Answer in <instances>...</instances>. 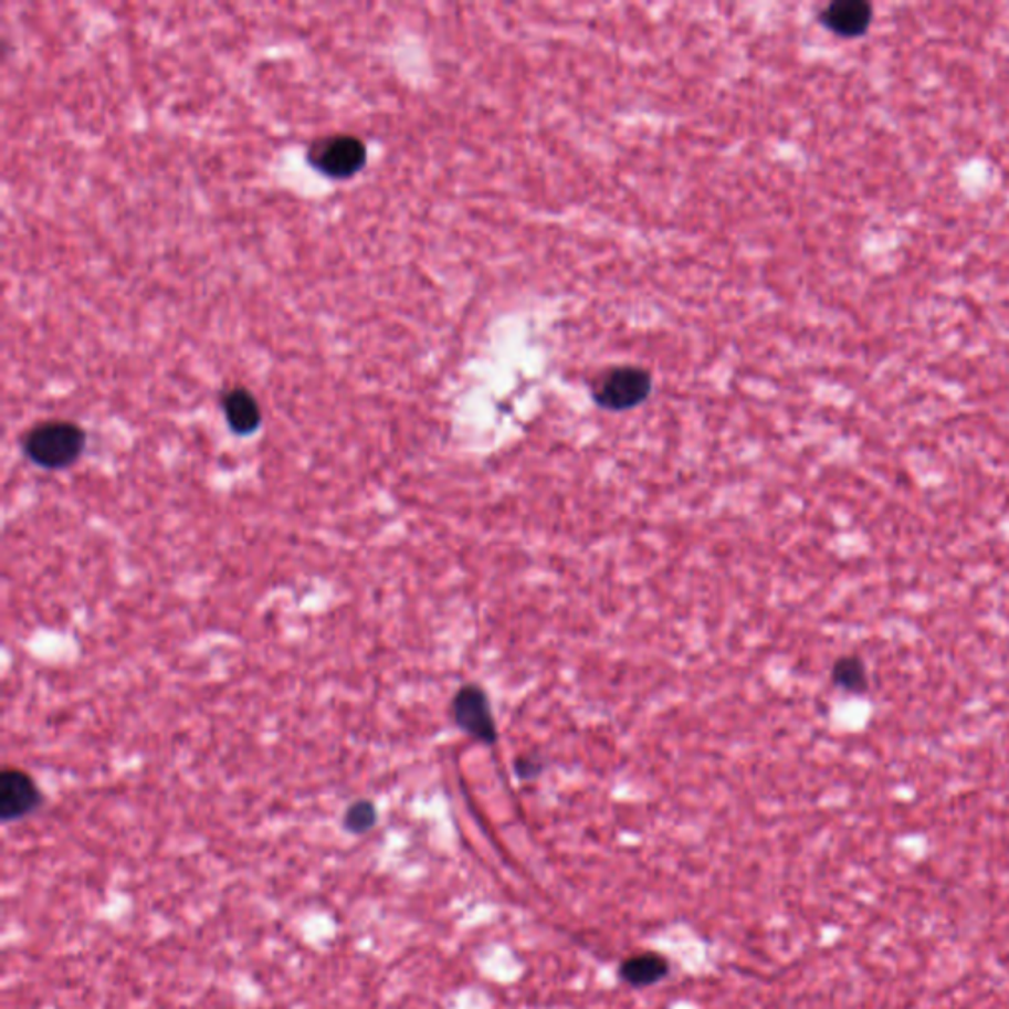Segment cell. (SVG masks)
I'll return each instance as SVG.
<instances>
[{"label": "cell", "instance_id": "obj_1", "mask_svg": "<svg viewBox=\"0 0 1009 1009\" xmlns=\"http://www.w3.org/2000/svg\"><path fill=\"white\" fill-rule=\"evenodd\" d=\"M87 437L82 427L50 420L32 428L24 438V454L28 460L46 470H64L82 458Z\"/></svg>", "mask_w": 1009, "mask_h": 1009}, {"label": "cell", "instance_id": "obj_2", "mask_svg": "<svg viewBox=\"0 0 1009 1009\" xmlns=\"http://www.w3.org/2000/svg\"><path fill=\"white\" fill-rule=\"evenodd\" d=\"M651 389H653V379L645 369L626 365V367H613L601 375L593 385L591 395L600 409L621 412V410L635 409L641 402H645L647 397L651 395Z\"/></svg>", "mask_w": 1009, "mask_h": 1009}, {"label": "cell", "instance_id": "obj_4", "mask_svg": "<svg viewBox=\"0 0 1009 1009\" xmlns=\"http://www.w3.org/2000/svg\"><path fill=\"white\" fill-rule=\"evenodd\" d=\"M452 719L465 736L483 746L497 744V724L493 718L492 701L480 684H464L452 701Z\"/></svg>", "mask_w": 1009, "mask_h": 1009}, {"label": "cell", "instance_id": "obj_10", "mask_svg": "<svg viewBox=\"0 0 1009 1009\" xmlns=\"http://www.w3.org/2000/svg\"><path fill=\"white\" fill-rule=\"evenodd\" d=\"M347 830L351 834H365L377 824V809L371 800H357L346 812L344 819Z\"/></svg>", "mask_w": 1009, "mask_h": 1009}, {"label": "cell", "instance_id": "obj_9", "mask_svg": "<svg viewBox=\"0 0 1009 1009\" xmlns=\"http://www.w3.org/2000/svg\"><path fill=\"white\" fill-rule=\"evenodd\" d=\"M832 682L850 694H864L870 689L864 661L855 655L840 656L832 666Z\"/></svg>", "mask_w": 1009, "mask_h": 1009}, {"label": "cell", "instance_id": "obj_5", "mask_svg": "<svg viewBox=\"0 0 1009 1009\" xmlns=\"http://www.w3.org/2000/svg\"><path fill=\"white\" fill-rule=\"evenodd\" d=\"M42 805L36 781L20 769H4L0 775V819L12 822L28 817Z\"/></svg>", "mask_w": 1009, "mask_h": 1009}, {"label": "cell", "instance_id": "obj_3", "mask_svg": "<svg viewBox=\"0 0 1009 1009\" xmlns=\"http://www.w3.org/2000/svg\"><path fill=\"white\" fill-rule=\"evenodd\" d=\"M367 160V148L354 135H332L309 146L308 162L334 180H346L359 172Z\"/></svg>", "mask_w": 1009, "mask_h": 1009}, {"label": "cell", "instance_id": "obj_8", "mask_svg": "<svg viewBox=\"0 0 1009 1009\" xmlns=\"http://www.w3.org/2000/svg\"><path fill=\"white\" fill-rule=\"evenodd\" d=\"M666 974H669V964L663 956L655 955V953L631 956L621 964V980L633 988H647V986L661 982Z\"/></svg>", "mask_w": 1009, "mask_h": 1009}, {"label": "cell", "instance_id": "obj_6", "mask_svg": "<svg viewBox=\"0 0 1009 1009\" xmlns=\"http://www.w3.org/2000/svg\"><path fill=\"white\" fill-rule=\"evenodd\" d=\"M872 12L865 0H837L820 12V22L838 36H860L870 28Z\"/></svg>", "mask_w": 1009, "mask_h": 1009}, {"label": "cell", "instance_id": "obj_7", "mask_svg": "<svg viewBox=\"0 0 1009 1009\" xmlns=\"http://www.w3.org/2000/svg\"><path fill=\"white\" fill-rule=\"evenodd\" d=\"M223 414L229 428L239 437L253 434L261 427L263 412L256 402L255 395L243 387H235L223 395Z\"/></svg>", "mask_w": 1009, "mask_h": 1009}, {"label": "cell", "instance_id": "obj_11", "mask_svg": "<svg viewBox=\"0 0 1009 1009\" xmlns=\"http://www.w3.org/2000/svg\"><path fill=\"white\" fill-rule=\"evenodd\" d=\"M513 767H515V774H517L518 779L533 781V779H538L545 771V759L538 754H523L518 755Z\"/></svg>", "mask_w": 1009, "mask_h": 1009}]
</instances>
